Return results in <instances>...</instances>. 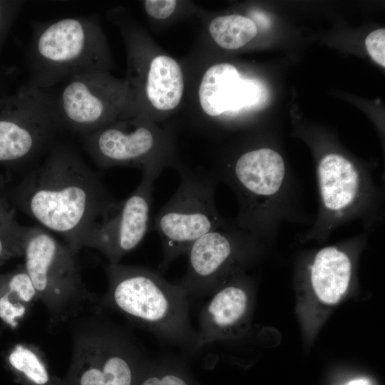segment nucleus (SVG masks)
Instances as JSON below:
<instances>
[{"mask_svg": "<svg viewBox=\"0 0 385 385\" xmlns=\"http://www.w3.org/2000/svg\"><path fill=\"white\" fill-rule=\"evenodd\" d=\"M0 227L17 235H24L27 227L20 225L15 219L14 212L9 210L0 199Z\"/></svg>", "mask_w": 385, "mask_h": 385, "instance_id": "25", "label": "nucleus"}, {"mask_svg": "<svg viewBox=\"0 0 385 385\" xmlns=\"http://www.w3.org/2000/svg\"><path fill=\"white\" fill-rule=\"evenodd\" d=\"M184 79L179 63L173 58L158 55L150 62L145 94L148 101L157 110L170 111L181 101Z\"/></svg>", "mask_w": 385, "mask_h": 385, "instance_id": "17", "label": "nucleus"}, {"mask_svg": "<svg viewBox=\"0 0 385 385\" xmlns=\"http://www.w3.org/2000/svg\"><path fill=\"white\" fill-rule=\"evenodd\" d=\"M177 1L175 0H146L144 6L146 12L156 19H165L175 11Z\"/></svg>", "mask_w": 385, "mask_h": 385, "instance_id": "24", "label": "nucleus"}, {"mask_svg": "<svg viewBox=\"0 0 385 385\" xmlns=\"http://www.w3.org/2000/svg\"><path fill=\"white\" fill-rule=\"evenodd\" d=\"M105 38L90 17L64 18L34 31L31 48V84L45 89L59 81L106 71Z\"/></svg>", "mask_w": 385, "mask_h": 385, "instance_id": "3", "label": "nucleus"}, {"mask_svg": "<svg viewBox=\"0 0 385 385\" xmlns=\"http://www.w3.org/2000/svg\"><path fill=\"white\" fill-rule=\"evenodd\" d=\"M59 127L54 96L31 84L19 95L11 118H0V163L35 157Z\"/></svg>", "mask_w": 385, "mask_h": 385, "instance_id": "11", "label": "nucleus"}, {"mask_svg": "<svg viewBox=\"0 0 385 385\" xmlns=\"http://www.w3.org/2000/svg\"><path fill=\"white\" fill-rule=\"evenodd\" d=\"M73 337L78 385H132L133 361L138 352L124 335L92 323L76 331Z\"/></svg>", "mask_w": 385, "mask_h": 385, "instance_id": "10", "label": "nucleus"}, {"mask_svg": "<svg viewBox=\"0 0 385 385\" xmlns=\"http://www.w3.org/2000/svg\"><path fill=\"white\" fill-rule=\"evenodd\" d=\"M317 176L320 207L314 233H330L361 215L369 203L371 185L347 158L336 153L324 155L317 163Z\"/></svg>", "mask_w": 385, "mask_h": 385, "instance_id": "12", "label": "nucleus"}, {"mask_svg": "<svg viewBox=\"0 0 385 385\" xmlns=\"http://www.w3.org/2000/svg\"><path fill=\"white\" fill-rule=\"evenodd\" d=\"M6 361L11 369L33 385H46L50 376L41 351L26 343H17L6 353Z\"/></svg>", "mask_w": 385, "mask_h": 385, "instance_id": "19", "label": "nucleus"}, {"mask_svg": "<svg viewBox=\"0 0 385 385\" xmlns=\"http://www.w3.org/2000/svg\"><path fill=\"white\" fill-rule=\"evenodd\" d=\"M106 274L107 305L164 339L197 347L188 295L181 287L149 269L120 263L108 264Z\"/></svg>", "mask_w": 385, "mask_h": 385, "instance_id": "2", "label": "nucleus"}, {"mask_svg": "<svg viewBox=\"0 0 385 385\" xmlns=\"http://www.w3.org/2000/svg\"><path fill=\"white\" fill-rule=\"evenodd\" d=\"M212 293L200 312L197 347L230 337L249 313L250 295L242 284L226 280Z\"/></svg>", "mask_w": 385, "mask_h": 385, "instance_id": "15", "label": "nucleus"}, {"mask_svg": "<svg viewBox=\"0 0 385 385\" xmlns=\"http://www.w3.org/2000/svg\"><path fill=\"white\" fill-rule=\"evenodd\" d=\"M257 238L232 227L206 233L189 248L187 272L178 284L188 296L212 292L227 280Z\"/></svg>", "mask_w": 385, "mask_h": 385, "instance_id": "13", "label": "nucleus"}, {"mask_svg": "<svg viewBox=\"0 0 385 385\" xmlns=\"http://www.w3.org/2000/svg\"><path fill=\"white\" fill-rule=\"evenodd\" d=\"M0 277L6 289L29 307L38 299L34 283L24 266L10 273L0 274Z\"/></svg>", "mask_w": 385, "mask_h": 385, "instance_id": "20", "label": "nucleus"}, {"mask_svg": "<svg viewBox=\"0 0 385 385\" xmlns=\"http://www.w3.org/2000/svg\"><path fill=\"white\" fill-rule=\"evenodd\" d=\"M128 100V83L106 71L75 76L54 96L60 126L84 136L116 119Z\"/></svg>", "mask_w": 385, "mask_h": 385, "instance_id": "7", "label": "nucleus"}, {"mask_svg": "<svg viewBox=\"0 0 385 385\" xmlns=\"http://www.w3.org/2000/svg\"><path fill=\"white\" fill-rule=\"evenodd\" d=\"M209 32L214 41L225 49H237L251 41L257 34L255 23L238 14L220 16L209 25Z\"/></svg>", "mask_w": 385, "mask_h": 385, "instance_id": "18", "label": "nucleus"}, {"mask_svg": "<svg viewBox=\"0 0 385 385\" xmlns=\"http://www.w3.org/2000/svg\"><path fill=\"white\" fill-rule=\"evenodd\" d=\"M75 252L39 227H27L24 267L54 327L74 317L89 299Z\"/></svg>", "mask_w": 385, "mask_h": 385, "instance_id": "4", "label": "nucleus"}, {"mask_svg": "<svg viewBox=\"0 0 385 385\" xmlns=\"http://www.w3.org/2000/svg\"><path fill=\"white\" fill-rule=\"evenodd\" d=\"M353 274L349 255L337 246L319 250L309 267V282L316 298L327 306L339 302L346 293Z\"/></svg>", "mask_w": 385, "mask_h": 385, "instance_id": "16", "label": "nucleus"}, {"mask_svg": "<svg viewBox=\"0 0 385 385\" xmlns=\"http://www.w3.org/2000/svg\"><path fill=\"white\" fill-rule=\"evenodd\" d=\"M29 308L6 289L0 277V319L2 322L12 329L16 328L26 317Z\"/></svg>", "mask_w": 385, "mask_h": 385, "instance_id": "21", "label": "nucleus"}, {"mask_svg": "<svg viewBox=\"0 0 385 385\" xmlns=\"http://www.w3.org/2000/svg\"><path fill=\"white\" fill-rule=\"evenodd\" d=\"M365 46L371 58L380 66H385V29L371 32L365 40Z\"/></svg>", "mask_w": 385, "mask_h": 385, "instance_id": "23", "label": "nucleus"}, {"mask_svg": "<svg viewBox=\"0 0 385 385\" xmlns=\"http://www.w3.org/2000/svg\"><path fill=\"white\" fill-rule=\"evenodd\" d=\"M10 197L43 227L62 236L76 253L91 225L114 201L100 177L65 146L53 149Z\"/></svg>", "mask_w": 385, "mask_h": 385, "instance_id": "1", "label": "nucleus"}, {"mask_svg": "<svg viewBox=\"0 0 385 385\" xmlns=\"http://www.w3.org/2000/svg\"><path fill=\"white\" fill-rule=\"evenodd\" d=\"M345 385H371V383L366 379L359 378L349 381Z\"/></svg>", "mask_w": 385, "mask_h": 385, "instance_id": "27", "label": "nucleus"}, {"mask_svg": "<svg viewBox=\"0 0 385 385\" xmlns=\"http://www.w3.org/2000/svg\"><path fill=\"white\" fill-rule=\"evenodd\" d=\"M287 175L282 155L269 148L245 151L212 174L237 195V227L257 237L266 232L272 203L285 190Z\"/></svg>", "mask_w": 385, "mask_h": 385, "instance_id": "6", "label": "nucleus"}, {"mask_svg": "<svg viewBox=\"0 0 385 385\" xmlns=\"http://www.w3.org/2000/svg\"><path fill=\"white\" fill-rule=\"evenodd\" d=\"M180 182L174 194L155 217L154 227L160 235L165 270L178 257L206 233L230 227L215 202L217 180L212 174L178 168Z\"/></svg>", "mask_w": 385, "mask_h": 385, "instance_id": "5", "label": "nucleus"}, {"mask_svg": "<svg viewBox=\"0 0 385 385\" xmlns=\"http://www.w3.org/2000/svg\"><path fill=\"white\" fill-rule=\"evenodd\" d=\"M25 233L14 234L0 227V267L11 258L22 256Z\"/></svg>", "mask_w": 385, "mask_h": 385, "instance_id": "22", "label": "nucleus"}, {"mask_svg": "<svg viewBox=\"0 0 385 385\" xmlns=\"http://www.w3.org/2000/svg\"><path fill=\"white\" fill-rule=\"evenodd\" d=\"M260 96L257 83L243 79L237 69L227 63L210 67L205 72L198 90L200 106L210 117L253 105Z\"/></svg>", "mask_w": 385, "mask_h": 385, "instance_id": "14", "label": "nucleus"}, {"mask_svg": "<svg viewBox=\"0 0 385 385\" xmlns=\"http://www.w3.org/2000/svg\"><path fill=\"white\" fill-rule=\"evenodd\" d=\"M160 171H143L140 184L125 200L113 201L91 225L82 247L102 252L109 264H118L143 240L150 225L153 184Z\"/></svg>", "mask_w": 385, "mask_h": 385, "instance_id": "8", "label": "nucleus"}, {"mask_svg": "<svg viewBox=\"0 0 385 385\" xmlns=\"http://www.w3.org/2000/svg\"><path fill=\"white\" fill-rule=\"evenodd\" d=\"M140 385H188V381L175 373L164 372L152 374Z\"/></svg>", "mask_w": 385, "mask_h": 385, "instance_id": "26", "label": "nucleus"}, {"mask_svg": "<svg viewBox=\"0 0 385 385\" xmlns=\"http://www.w3.org/2000/svg\"><path fill=\"white\" fill-rule=\"evenodd\" d=\"M142 123L115 119L85 135L84 148L101 168L127 165L161 172L176 167L165 137Z\"/></svg>", "mask_w": 385, "mask_h": 385, "instance_id": "9", "label": "nucleus"}]
</instances>
